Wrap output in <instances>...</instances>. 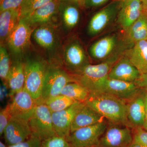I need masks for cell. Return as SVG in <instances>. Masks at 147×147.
<instances>
[{"mask_svg":"<svg viewBox=\"0 0 147 147\" xmlns=\"http://www.w3.org/2000/svg\"><path fill=\"white\" fill-rule=\"evenodd\" d=\"M20 19L19 9H8L0 12L1 45L5 46L7 38L16 28Z\"/></svg>","mask_w":147,"mask_h":147,"instance_id":"603a6c76","label":"cell"},{"mask_svg":"<svg viewBox=\"0 0 147 147\" xmlns=\"http://www.w3.org/2000/svg\"><path fill=\"white\" fill-rule=\"evenodd\" d=\"M145 112H146V123H147V92H145L144 96Z\"/></svg>","mask_w":147,"mask_h":147,"instance_id":"ab89813d","label":"cell"},{"mask_svg":"<svg viewBox=\"0 0 147 147\" xmlns=\"http://www.w3.org/2000/svg\"><path fill=\"white\" fill-rule=\"evenodd\" d=\"M147 9L141 0H122L117 21L124 30H127Z\"/></svg>","mask_w":147,"mask_h":147,"instance_id":"e0dca14e","label":"cell"},{"mask_svg":"<svg viewBox=\"0 0 147 147\" xmlns=\"http://www.w3.org/2000/svg\"><path fill=\"white\" fill-rule=\"evenodd\" d=\"M12 118L10 108V102L0 111V135L3 134L5 129Z\"/></svg>","mask_w":147,"mask_h":147,"instance_id":"1f68e13d","label":"cell"},{"mask_svg":"<svg viewBox=\"0 0 147 147\" xmlns=\"http://www.w3.org/2000/svg\"><path fill=\"white\" fill-rule=\"evenodd\" d=\"M108 125L96 147H128L133 141L130 127L122 125Z\"/></svg>","mask_w":147,"mask_h":147,"instance_id":"30bf717a","label":"cell"},{"mask_svg":"<svg viewBox=\"0 0 147 147\" xmlns=\"http://www.w3.org/2000/svg\"><path fill=\"white\" fill-rule=\"evenodd\" d=\"M126 39L135 43L147 40V9L126 30Z\"/></svg>","mask_w":147,"mask_h":147,"instance_id":"484cf974","label":"cell"},{"mask_svg":"<svg viewBox=\"0 0 147 147\" xmlns=\"http://www.w3.org/2000/svg\"><path fill=\"white\" fill-rule=\"evenodd\" d=\"M121 53H116L104 61L96 65H88L81 71L71 75L76 82L91 92H96L100 83L108 77L110 69L120 58Z\"/></svg>","mask_w":147,"mask_h":147,"instance_id":"277c9868","label":"cell"},{"mask_svg":"<svg viewBox=\"0 0 147 147\" xmlns=\"http://www.w3.org/2000/svg\"><path fill=\"white\" fill-rule=\"evenodd\" d=\"M90 93V91L86 87L76 82H71L64 87L60 94L70 98L77 102H85Z\"/></svg>","mask_w":147,"mask_h":147,"instance_id":"4316f807","label":"cell"},{"mask_svg":"<svg viewBox=\"0 0 147 147\" xmlns=\"http://www.w3.org/2000/svg\"><path fill=\"white\" fill-rule=\"evenodd\" d=\"M0 147H7V146H6L2 142H0Z\"/></svg>","mask_w":147,"mask_h":147,"instance_id":"b9f144b4","label":"cell"},{"mask_svg":"<svg viewBox=\"0 0 147 147\" xmlns=\"http://www.w3.org/2000/svg\"><path fill=\"white\" fill-rule=\"evenodd\" d=\"M105 119L102 116L84 102L74 119L70 133L78 129L94 124Z\"/></svg>","mask_w":147,"mask_h":147,"instance_id":"cb8c5ba5","label":"cell"},{"mask_svg":"<svg viewBox=\"0 0 147 147\" xmlns=\"http://www.w3.org/2000/svg\"><path fill=\"white\" fill-rule=\"evenodd\" d=\"M128 147H146L142 144H140L139 142H136L133 140V142L129 145Z\"/></svg>","mask_w":147,"mask_h":147,"instance_id":"74e56055","label":"cell"},{"mask_svg":"<svg viewBox=\"0 0 147 147\" xmlns=\"http://www.w3.org/2000/svg\"><path fill=\"white\" fill-rule=\"evenodd\" d=\"M135 84L140 89L147 92V69L140 73L139 79Z\"/></svg>","mask_w":147,"mask_h":147,"instance_id":"d590c367","label":"cell"},{"mask_svg":"<svg viewBox=\"0 0 147 147\" xmlns=\"http://www.w3.org/2000/svg\"><path fill=\"white\" fill-rule=\"evenodd\" d=\"M143 128L147 131V123L145 124L144 125L143 127Z\"/></svg>","mask_w":147,"mask_h":147,"instance_id":"7bdbcfd3","label":"cell"},{"mask_svg":"<svg viewBox=\"0 0 147 147\" xmlns=\"http://www.w3.org/2000/svg\"><path fill=\"white\" fill-rule=\"evenodd\" d=\"M109 0H85V8L89 9L98 7L104 4Z\"/></svg>","mask_w":147,"mask_h":147,"instance_id":"8d00e7d4","label":"cell"},{"mask_svg":"<svg viewBox=\"0 0 147 147\" xmlns=\"http://www.w3.org/2000/svg\"><path fill=\"white\" fill-rule=\"evenodd\" d=\"M127 57L139 70L140 73L147 69V40H140L134 43L126 52Z\"/></svg>","mask_w":147,"mask_h":147,"instance_id":"d4e9b609","label":"cell"},{"mask_svg":"<svg viewBox=\"0 0 147 147\" xmlns=\"http://www.w3.org/2000/svg\"><path fill=\"white\" fill-rule=\"evenodd\" d=\"M71 82H74L73 78L62 67L50 65L38 104L44 103L50 98L60 94L64 87Z\"/></svg>","mask_w":147,"mask_h":147,"instance_id":"52a82bcc","label":"cell"},{"mask_svg":"<svg viewBox=\"0 0 147 147\" xmlns=\"http://www.w3.org/2000/svg\"><path fill=\"white\" fill-rule=\"evenodd\" d=\"M62 60L63 68L70 75L78 73L90 64L82 43L77 38H74L64 40Z\"/></svg>","mask_w":147,"mask_h":147,"instance_id":"8992f818","label":"cell"},{"mask_svg":"<svg viewBox=\"0 0 147 147\" xmlns=\"http://www.w3.org/2000/svg\"><path fill=\"white\" fill-rule=\"evenodd\" d=\"M59 0H53L24 18L32 28L50 23H57Z\"/></svg>","mask_w":147,"mask_h":147,"instance_id":"2e32d148","label":"cell"},{"mask_svg":"<svg viewBox=\"0 0 147 147\" xmlns=\"http://www.w3.org/2000/svg\"><path fill=\"white\" fill-rule=\"evenodd\" d=\"M8 50L5 46L0 47V77L4 84L6 85L7 78L11 67V57Z\"/></svg>","mask_w":147,"mask_h":147,"instance_id":"f1b7e54d","label":"cell"},{"mask_svg":"<svg viewBox=\"0 0 147 147\" xmlns=\"http://www.w3.org/2000/svg\"><path fill=\"white\" fill-rule=\"evenodd\" d=\"M59 24L50 23L33 30L32 39L51 65L62 67L63 47L64 38Z\"/></svg>","mask_w":147,"mask_h":147,"instance_id":"6da1fadb","label":"cell"},{"mask_svg":"<svg viewBox=\"0 0 147 147\" xmlns=\"http://www.w3.org/2000/svg\"><path fill=\"white\" fill-rule=\"evenodd\" d=\"M7 147H41V141L37 137L32 136L24 142Z\"/></svg>","mask_w":147,"mask_h":147,"instance_id":"e575fe53","label":"cell"},{"mask_svg":"<svg viewBox=\"0 0 147 147\" xmlns=\"http://www.w3.org/2000/svg\"><path fill=\"white\" fill-rule=\"evenodd\" d=\"M84 104V102H77L65 110L52 113L53 127L56 135L67 139L71 132L74 119Z\"/></svg>","mask_w":147,"mask_h":147,"instance_id":"9a60e30c","label":"cell"},{"mask_svg":"<svg viewBox=\"0 0 147 147\" xmlns=\"http://www.w3.org/2000/svg\"><path fill=\"white\" fill-rule=\"evenodd\" d=\"M75 2L81 8H85V0H72Z\"/></svg>","mask_w":147,"mask_h":147,"instance_id":"f35d334b","label":"cell"},{"mask_svg":"<svg viewBox=\"0 0 147 147\" xmlns=\"http://www.w3.org/2000/svg\"><path fill=\"white\" fill-rule=\"evenodd\" d=\"M67 140L58 135L48 138L41 142V147H70Z\"/></svg>","mask_w":147,"mask_h":147,"instance_id":"4dcf8cb0","label":"cell"},{"mask_svg":"<svg viewBox=\"0 0 147 147\" xmlns=\"http://www.w3.org/2000/svg\"><path fill=\"white\" fill-rule=\"evenodd\" d=\"M118 41L115 34L107 36L96 40L90 46L89 52L91 57L96 61L106 60L113 55Z\"/></svg>","mask_w":147,"mask_h":147,"instance_id":"44dd1931","label":"cell"},{"mask_svg":"<svg viewBox=\"0 0 147 147\" xmlns=\"http://www.w3.org/2000/svg\"><path fill=\"white\" fill-rule=\"evenodd\" d=\"M77 102L70 98L60 94L47 99L45 103L51 113H55L65 110Z\"/></svg>","mask_w":147,"mask_h":147,"instance_id":"83f0119b","label":"cell"},{"mask_svg":"<svg viewBox=\"0 0 147 147\" xmlns=\"http://www.w3.org/2000/svg\"><path fill=\"white\" fill-rule=\"evenodd\" d=\"M11 67L6 86L9 88L11 98L24 88L25 81L24 60H11Z\"/></svg>","mask_w":147,"mask_h":147,"instance_id":"7402d4cb","label":"cell"},{"mask_svg":"<svg viewBox=\"0 0 147 147\" xmlns=\"http://www.w3.org/2000/svg\"><path fill=\"white\" fill-rule=\"evenodd\" d=\"M25 81L24 88L38 102L42 86L50 65L41 55L30 53L24 59Z\"/></svg>","mask_w":147,"mask_h":147,"instance_id":"3957f363","label":"cell"},{"mask_svg":"<svg viewBox=\"0 0 147 147\" xmlns=\"http://www.w3.org/2000/svg\"><path fill=\"white\" fill-rule=\"evenodd\" d=\"M70 147H74L70 146Z\"/></svg>","mask_w":147,"mask_h":147,"instance_id":"ee69618b","label":"cell"},{"mask_svg":"<svg viewBox=\"0 0 147 147\" xmlns=\"http://www.w3.org/2000/svg\"><path fill=\"white\" fill-rule=\"evenodd\" d=\"M28 123L32 136L37 137L41 142L56 135L52 113L45 103L38 104Z\"/></svg>","mask_w":147,"mask_h":147,"instance_id":"9c48e42d","label":"cell"},{"mask_svg":"<svg viewBox=\"0 0 147 147\" xmlns=\"http://www.w3.org/2000/svg\"><path fill=\"white\" fill-rule=\"evenodd\" d=\"M141 90L142 89L135 83L107 77L100 83L96 92L108 93L128 102L136 96Z\"/></svg>","mask_w":147,"mask_h":147,"instance_id":"7c38bea8","label":"cell"},{"mask_svg":"<svg viewBox=\"0 0 147 147\" xmlns=\"http://www.w3.org/2000/svg\"><path fill=\"white\" fill-rule=\"evenodd\" d=\"M140 73L128 58L121 57L110 69L108 77L125 82L135 83L139 79Z\"/></svg>","mask_w":147,"mask_h":147,"instance_id":"ffe728a7","label":"cell"},{"mask_svg":"<svg viewBox=\"0 0 147 147\" xmlns=\"http://www.w3.org/2000/svg\"><path fill=\"white\" fill-rule=\"evenodd\" d=\"M60 26L64 34H68L79 24L81 18L79 8L72 0H59Z\"/></svg>","mask_w":147,"mask_h":147,"instance_id":"5bb4252c","label":"cell"},{"mask_svg":"<svg viewBox=\"0 0 147 147\" xmlns=\"http://www.w3.org/2000/svg\"><path fill=\"white\" fill-rule=\"evenodd\" d=\"M133 140L147 147V131L143 127L133 129Z\"/></svg>","mask_w":147,"mask_h":147,"instance_id":"d6a6232c","label":"cell"},{"mask_svg":"<svg viewBox=\"0 0 147 147\" xmlns=\"http://www.w3.org/2000/svg\"><path fill=\"white\" fill-rule=\"evenodd\" d=\"M145 94L144 91L142 90L136 96L127 102V120L130 128L143 127L146 123Z\"/></svg>","mask_w":147,"mask_h":147,"instance_id":"d6986e66","label":"cell"},{"mask_svg":"<svg viewBox=\"0 0 147 147\" xmlns=\"http://www.w3.org/2000/svg\"><path fill=\"white\" fill-rule=\"evenodd\" d=\"M106 121L78 129L70 133L67 140L70 146H97L101 137L108 126Z\"/></svg>","mask_w":147,"mask_h":147,"instance_id":"ba28073f","label":"cell"},{"mask_svg":"<svg viewBox=\"0 0 147 147\" xmlns=\"http://www.w3.org/2000/svg\"><path fill=\"white\" fill-rule=\"evenodd\" d=\"M33 29L24 18L19 23L6 42L11 57L13 60H24L30 53Z\"/></svg>","mask_w":147,"mask_h":147,"instance_id":"5b68a950","label":"cell"},{"mask_svg":"<svg viewBox=\"0 0 147 147\" xmlns=\"http://www.w3.org/2000/svg\"><path fill=\"white\" fill-rule=\"evenodd\" d=\"M24 0H0V12L6 10L18 9Z\"/></svg>","mask_w":147,"mask_h":147,"instance_id":"836d02e7","label":"cell"},{"mask_svg":"<svg viewBox=\"0 0 147 147\" xmlns=\"http://www.w3.org/2000/svg\"><path fill=\"white\" fill-rule=\"evenodd\" d=\"M53 0H24L19 7L20 18H24Z\"/></svg>","mask_w":147,"mask_h":147,"instance_id":"f546056e","label":"cell"},{"mask_svg":"<svg viewBox=\"0 0 147 147\" xmlns=\"http://www.w3.org/2000/svg\"><path fill=\"white\" fill-rule=\"evenodd\" d=\"M143 5L147 8V0H141Z\"/></svg>","mask_w":147,"mask_h":147,"instance_id":"60d3db41","label":"cell"},{"mask_svg":"<svg viewBox=\"0 0 147 147\" xmlns=\"http://www.w3.org/2000/svg\"><path fill=\"white\" fill-rule=\"evenodd\" d=\"M121 1L112 2L94 15L88 24V34L90 36L99 34L113 21L118 13Z\"/></svg>","mask_w":147,"mask_h":147,"instance_id":"4fadbf2b","label":"cell"},{"mask_svg":"<svg viewBox=\"0 0 147 147\" xmlns=\"http://www.w3.org/2000/svg\"><path fill=\"white\" fill-rule=\"evenodd\" d=\"M11 99L10 108L12 117L28 122L38 105L36 100L24 88Z\"/></svg>","mask_w":147,"mask_h":147,"instance_id":"8fae6325","label":"cell"},{"mask_svg":"<svg viewBox=\"0 0 147 147\" xmlns=\"http://www.w3.org/2000/svg\"><path fill=\"white\" fill-rule=\"evenodd\" d=\"M28 122L12 117L5 129L3 135L7 146L24 142L32 136Z\"/></svg>","mask_w":147,"mask_h":147,"instance_id":"ac0fdd59","label":"cell"},{"mask_svg":"<svg viewBox=\"0 0 147 147\" xmlns=\"http://www.w3.org/2000/svg\"><path fill=\"white\" fill-rule=\"evenodd\" d=\"M127 102L108 93L91 92L85 103L110 123L128 126Z\"/></svg>","mask_w":147,"mask_h":147,"instance_id":"7a4b0ae2","label":"cell"}]
</instances>
